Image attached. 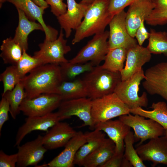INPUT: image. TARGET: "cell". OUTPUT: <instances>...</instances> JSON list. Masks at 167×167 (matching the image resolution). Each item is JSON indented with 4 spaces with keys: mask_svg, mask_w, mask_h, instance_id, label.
<instances>
[{
    "mask_svg": "<svg viewBox=\"0 0 167 167\" xmlns=\"http://www.w3.org/2000/svg\"><path fill=\"white\" fill-rule=\"evenodd\" d=\"M126 12L124 10L114 15L109 24V49L123 48L127 50L137 44V41L129 33L126 26Z\"/></svg>",
    "mask_w": 167,
    "mask_h": 167,
    "instance_id": "cell-11",
    "label": "cell"
},
{
    "mask_svg": "<svg viewBox=\"0 0 167 167\" xmlns=\"http://www.w3.org/2000/svg\"><path fill=\"white\" fill-rule=\"evenodd\" d=\"M109 0H95L88 6L83 20L75 30L72 45L105 31L114 16L109 11Z\"/></svg>",
    "mask_w": 167,
    "mask_h": 167,
    "instance_id": "cell-2",
    "label": "cell"
},
{
    "mask_svg": "<svg viewBox=\"0 0 167 167\" xmlns=\"http://www.w3.org/2000/svg\"><path fill=\"white\" fill-rule=\"evenodd\" d=\"M143 161L152 162V167L159 164L167 165V136L165 135L150 139L145 144H141L136 149Z\"/></svg>",
    "mask_w": 167,
    "mask_h": 167,
    "instance_id": "cell-13",
    "label": "cell"
},
{
    "mask_svg": "<svg viewBox=\"0 0 167 167\" xmlns=\"http://www.w3.org/2000/svg\"><path fill=\"white\" fill-rule=\"evenodd\" d=\"M144 21H143L138 28L137 29L135 34L136 37L138 45L142 46L144 41L148 39L149 33L148 32L146 29L144 25Z\"/></svg>",
    "mask_w": 167,
    "mask_h": 167,
    "instance_id": "cell-41",
    "label": "cell"
},
{
    "mask_svg": "<svg viewBox=\"0 0 167 167\" xmlns=\"http://www.w3.org/2000/svg\"><path fill=\"white\" fill-rule=\"evenodd\" d=\"M67 9L64 14L57 17L65 37H69L72 29L76 30L81 24L88 6L75 0H66Z\"/></svg>",
    "mask_w": 167,
    "mask_h": 167,
    "instance_id": "cell-18",
    "label": "cell"
},
{
    "mask_svg": "<svg viewBox=\"0 0 167 167\" xmlns=\"http://www.w3.org/2000/svg\"><path fill=\"white\" fill-rule=\"evenodd\" d=\"M38 6L46 9L49 7L48 5L45 0H32Z\"/></svg>",
    "mask_w": 167,
    "mask_h": 167,
    "instance_id": "cell-43",
    "label": "cell"
},
{
    "mask_svg": "<svg viewBox=\"0 0 167 167\" xmlns=\"http://www.w3.org/2000/svg\"><path fill=\"white\" fill-rule=\"evenodd\" d=\"M134 134L130 131L124 139L125 149L124 157L134 167H145L143 161L138 155L133 147L135 142Z\"/></svg>",
    "mask_w": 167,
    "mask_h": 167,
    "instance_id": "cell-34",
    "label": "cell"
},
{
    "mask_svg": "<svg viewBox=\"0 0 167 167\" xmlns=\"http://www.w3.org/2000/svg\"><path fill=\"white\" fill-rule=\"evenodd\" d=\"M166 19L167 20V14L166 16Z\"/></svg>",
    "mask_w": 167,
    "mask_h": 167,
    "instance_id": "cell-47",
    "label": "cell"
},
{
    "mask_svg": "<svg viewBox=\"0 0 167 167\" xmlns=\"http://www.w3.org/2000/svg\"><path fill=\"white\" fill-rule=\"evenodd\" d=\"M77 132L68 123L59 121L43 136V144L47 150L65 146Z\"/></svg>",
    "mask_w": 167,
    "mask_h": 167,
    "instance_id": "cell-22",
    "label": "cell"
},
{
    "mask_svg": "<svg viewBox=\"0 0 167 167\" xmlns=\"http://www.w3.org/2000/svg\"><path fill=\"white\" fill-rule=\"evenodd\" d=\"M127 50L121 47L109 49L101 67L113 72H120L124 68Z\"/></svg>",
    "mask_w": 167,
    "mask_h": 167,
    "instance_id": "cell-29",
    "label": "cell"
},
{
    "mask_svg": "<svg viewBox=\"0 0 167 167\" xmlns=\"http://www.w3.org/2000/svg\"><path fill=\"white\" fill-rule=\"evenodd\" d=\"M43 65L38 59L28 54L24 50L22 56L15 65L17 72L22 79L34 68Z\"/></svg>",
    "mask_w": 167,
    "mask_h": 167,
    "instance_id": "cell-35",
    "label": "cell"
},
{
    "mask_svg": "<svg viewBox=\"0 0 167 167\" xmlns=\"http://www.w3.org/2000/svg\"><path fill=\"white\" fill-rule=\"evenodd\" d=\"M109 31L107 30L94 35L74 58L69 61L72 63L91 62L95 66H99L104 60L109 49L108 39Z\"/></svg>",
    "mask_w": 167,
    "mask_h": 167,
    "instance_id": "cell-6",
    "label": "cell"
},
{
    "mask_svg": "<svg viewBox=\"0 0 167 167\" xmlns=\"http://www.w3.org/2000/svg\"><path fill=\"white\" fill-rule=\"evenodd\" d=\"M45 0L50 6L51 12L57 17L66 12L67 4L63 2V0Z\"/></svg>",
    "mask_w": 167,
    "mask_h": 167,
    "instance_id": "cell-38",
    "label": "cell"
},
{
    "mask_svg": "<svg viewBox=\"0 0 167 167\" xmlns=\"http://www.w3.org/2000/svg\"><path fill=\"white\" fill-rule=\"evenodd\" d=\"M145 78L142 69L126 80L121 81L117 85L114 92L119 98L129 108L147 107L148 100L147 94L143 92L141 96L138 95L139 85Z\"/></svg>",
    "mask_w": 167,
    "mask_h": 167,
    "instance_id": "cell-5",
    "label": "cell"
},
{
    "mask_svg": "<svg viewBox=\"0 0 167 167\" xmlns=\"http://www.w3.org/2000/svg\"><path fill=\"white\" fill-rule=\"evenodd\" d=\"M151 53L147 48L138 44L127 50L124 67L120 72L122 81L129 79L142 69V66L149 62Z\"/></svg>",
    "mask_w": 167,
    "mask_h": 167,
    "instance_id": "cell-20",
    "label": "cell"
},
{
    "mask_svg": "<svg viewBox=\"0 0 167 167\" xmlns=\"http://www.w3.org/2000/svg\"><path fill=\"white\" fill-rule=\"evenodd\" d=\"M57 94L62 101L88 97L86 84L83 79L63 81L58 88Z\"/></svg>",
    "mask_w": 167,
    "mask_h": 167,
    "instance_id": "cell-26",
    "label": "cell"
},
{
    "mask_svg": "<svg viewBox=\"0 0 167 167\" xmlns=\"http://www.w3.org/2000/svg\"><path fill=\"white\" fill-rule=\"evenodd\" d=\"M115 145L111 139L105 138L102 144L87 156L82 166L84 167H101L115 152Z\"/></svg>",
    "mask_w": 167,
    "mask_h": 167,
    "instance_id": "cell-24",
    "label": "cell"
},
{
    "mask_svg": "<svg viewBox=\"0 0 167 167\" xmlns=\"http://www.w3.org/2000/svg\"><path fill=\"white\" fill-rule=\"evenodd\" d=\"M10 111V105L4 97L0 101V133L4 123L9 120L8 113Z\"/></svg>",
    "mask_w": 167,
    "mask_h": 167,
    "instance_id": "cell-40",
    "label": "cell"
},
{
    "mask_svg": "<svg viewBox=\"0 0 167 167\" xmlns=\"http://www.w3.org/2000/svg\"><path fill=\"white\" fill-rule=\"evenodd\" d=\"M92 101L87 97L62 101L57 112L60 121L76 116L84 122L80 127L88 126L94 130V125L91 115Z\"/></svg>",
    "mask_w": 167,
    "mask_h": 167,
    "instance_id": "cell-9",
    "label": "cell"
},
{
    "mask_svg": "<svg viewBox=\"0 0 167 167\" xmlns=\"http://www.w3.org/2000/svg\"><path fill=\"white\" fill-rule=\"evenodd\" d=\"M18 161V155L16 153L8 155L2 150L0 151V167H15Z\"/></svg>",
    "mask_w": 167,
    "mask_h": 167,
    "instance_id": "cell-39",
    "label": "cell"
},
{
    "mask_svg": "<svg viewBox=\"0 0 167 167\" xmlns=\"http://www.w3.org/2000/svg\"><path fill=\"white\" fill-rule=\"evenodd\" d=\"M60 121L57 112L41 116L28 117L17 131L15 146H19L24 137L34 131H49V129Z\"/></svg>",
    "mask_w": 167,
    "mask_h": 167,
    "instance_id": "cell-15",
    "label": "cell"
},
{
    "mask_svg": "<svg viewBox=\"0 0 167 167\" xmlns=\"http://www.w3.org/2000/svg\"></svg>",
    "mask_w": 167,
    "mask_h": 167,
    "instance_id": "cell-48",
    "label": "cell"
},
{
    "mask_svg": "<svg viewBox=\"0 0 167 167\" xmlns=\"http://www.w3.org/2000/svg\"><path fill=\"white\" fill-rule=\"evenodd\" d=\"M43 137L39 135L34 140L17 146V167L36 166L43 159L47 150L43 144Z\"/></svg>",
    "mask_w": 167,
    "mask_h": 167,
    "instance_id": "cell-14",
    "label": "cell"
},
{
    "mask_svg": "<svg viewBox=\"0 0 167 167\" xmlns=\"http://www.w3.org/2000/svg\"><path fill=\"white\" fill-rule=\"evenodd\" d=\"M0 56L5 64L15 65L21 58L23 51L11 37L3 40L0 46Z\"/></svg>",
    "mask_w": 167,
    "mask_h": 167,
    "instance_id": "cell-28",
    "label": "cell"
},
{
    "mask_svg": "<svg viewBox=\"0 0 167 167\" xmlns=\"http://www.w3.org/2000/svg\"><path fill=\"white\" fill-rule=\"evenodd\" d=\"M62 99L56 93H45L34 98H25L20 107V111L28 117L41 116L52 112L59 107Z\"/></svg>",
    "mask_w": 167,
    "mask_h": 167,
    "instance_id": "cell-10",
    "label": "cell"
},
{
    "mask_svg": "<svg viewBox=\"0 0 167 167\" xmlns=\"http://www.w3.org/2000/svg\"><path fill=\"white\" fill-rule=\"evenodd\" d=\"M124 154L114 153L111 157L101 167H121Z\"/></svg>",
    "mask_w": 167,
    "mask_h": 167,
    "instance_id": "cell-42",
    "label": "cell"
},
{
    "mask_svg": "<svg viewBox=\"0 0 167 167\" xmlns=\"http://www.w3.org/2000/svg\"><path fill=\"white\" fill-rule=\"evenodd\" d=\"M138 114L121 116L119 119L133 129L135 141L140 140L138 146L145 140L165 135V129L154 120Z\"/></svg>",
    "mask_w": 167,
    "mask_h": 167,
    "instance_id": "cell-7",
    "label": "cell"
},
{
    "mask_svg": "<svg viewBox=\"0 0 167 167\" xmlns=\"http://www.w3.org/2000/svg\"><path fill=\"white\" fill-rule=\"evenodd\" d=\"M142 83L144 89L150 95L160 96L167 101V62L158 63L148 68Z\"/></svg>",
    "mask_w": 167,
    "mask_h": 167,
    "instance_id": "cell-12",
    "label": "cell"
},
{
    "mask_svg": "<svg viewBox=\"0 0 167 167\" xmlns=\"http://www.w3.org/2000/svg\"><path fill=\"white\" fill-rule=\"evenodd\" d=\"M95 0H81L80 2L81 3L88 6L91 4Z\"/></svg>",
    "mask_w": 167,
    "mask_h": 167,
    "instance_id": "cell-44",
    "label": "cell"
},
{
    "mask_svg": "<svg viewBox=\"0 0 167 167\" xmlns=\"http://www.w3.org/2000/svg\"><path fill=\"white\" fill-rule=\"evenodd\" d=\"M165 135L167 136V129H165Z\"/></svg>",
    "mask_w": 167,
    "mask_h": 167,
    "instance_id": "cell-46",
    "label": "cell"
},
{
    "mask_svg": "<svg viewBox=\"0 0 167 167\" xmlns=\"http://www.w3.org/2000/svg\"><path fill=\"white\" fill-rule=\"evenodd\" d=\"M83 79L86 86L88 97L92 100L114 92L122 81L120 72L111 71L99 65L87 72Z\"/></svg>",
    "mask_w": 167,
    "mask_h": 167,
    "instance_id": "cell-3",
    "label": "cell"
},
{
    "mask_svg": "<svg viewBox=\"0 0 167 167\" xmlns=\"http://www.w3.org/2000/svg\"><path fill=\"white\" fill-rule=\"evenodd\" d=\"M2 97H4L10 105V113L13 119H15L20 113V105L26 98V93L24 86L20 82L11 90L5 92Z\"/></svg>",
    "mask_w": 167,
    "mask_h": 167,
    "instance_id": "cell-31",
    "label": "cell"
},
{
    "mask_svg": "<svg viewBox=\"0 0 167 167\" xmlns=\"http://www.w3.org/2000/svg\"><path fill=\"white\" fill-rule=\"evenodd\" d=\"M6 1V0H0V7H2V4L3 3Z\"/></svg>",
    "mask_w": 167,
    "mask_h": 167,
    "instance_id": "cell-45",
    "label": "cell"
},
{
    "mask_svg": "<svg viewBox=\"0 0 167 167\" xmlns=\"http://www.w3.org/2000/svg\"><path fill=\"white\" fill-rule=\"evenodd\" d=\"M6 1L13 4L16 9L22 11L30 20L37 21L43 28L45 34V40L54 41L58 38V30L47 26L44 20V8L38 6L32 0H6Z\"/></svg>",
    "mask_w": 167,
    "mask_h": 167,
    "instance_id": "cell-17",
    "label": "cell"
},
{
    "mask_svg": "<svg viewBox=\"0 0 167 167\" xmlns=\"http://www.w3.org/2000/svg\"><path fill=\"white\" fill-rule=\"evenodd\" d=\"M154 8L146 19L147 24L153 26L162 25L167 23V0H153Z\"/></svg>",
    "mask_w": 167,
    "mask_h": 167,
    "instance_id": "cell-33",
    "label": "cell"
},
{
    "mask_svg": "<svg viewBox=\"0 0 167 167\" xmlns=\"http://www.w3.org/2000/svg\"><path fill=\"white\" fill-rule=\"evenodd\" d=\"M84 134L87 142L78 150L74 161L75 165L80 166H82L85 158L99 147L106 138L105 134L102 131L97 129L87 132Z\"/></svg>",
    "mask_w": 167,
    "mask_h": 167,
    "instance_id": "cell-25",
    "label": "cell"
},
{
    "mask_svg": "<svg viewBox=\"0 0 167 167\" xmlns=\"http://www.w3.org/2000/svg\"><path fill=\"white\" fill-rule=\"evenodd\" d=\"M63 81L73 80L77 76L91 71L95 65L91 62L84 63H72L69 61L59 64Z\"/></svg>",
    "mask_w": 167,
    "mask_h": 167,
    "instance_id": "cell-30",
    "label": "cell"
},
{
    "mask_svg": "<svg viewBox=\"0 0 167 167\" xmlns=\"http://www.w3.org/2000/svg\"><path fill=\"white\" fill-rule=\"evenodd\" d=\"M152 0H137L129 6L125 22L127 31L133 37L143 21H145L154 8Z\"/></svg>",
    "mask_w": 167,
    "mask_h": 167,
    "instance_id": "cell-16",
    "label": "cell"
},
{
    "mask_svg": "<svg viewBox=\"0 0 167 167\" xmlns=\"http://www.w3.org/2000/svg\"><path fill=\"white\" fill-rule=\"evenodd\" d=\"M150 108L153 110H146L139 107L130 109V113L134 115L138 114L152 119L161 125L165 129H167V103L163 101L153 103Z\"/></svg>",
    "mask_w": 167,
    "mask_h": 167,
    "instance_id": "cell-27",
    "label": "cell"
},
{
    "mask_svg": "<svg viewBox=\"0 0 167 167\" xmlns=\"http://www.w3.org/2000/svg\"><path fill=\"white\" fill-rule=\"evenodd\" d=\"M63 30L61 28L58 38L54 41L45 39L38 45L39 50L35 51L33 56L39 60L43 65L47 64H59L68 62L64 55L71 50L64 39Z\"/></svg>",
    "mask_w": 167,
    "mask_h": 167,
    "instance_id": "cell-8",
    "label": "cell"
},
{
    "mask_svg": "<svg viewBox=\"0 0 167 167\" xmlns=\"http://www.w3.org/2000/svg\"><path fill=\"white\" fill-rule=\"evenodd\" d=\"M15 65L7 67L0 75V81L2 82L3 90L2 95L12 90L20 80Z\"/></svg>",
    "mask_w": 167,
    "mask_h": 167,
    "instance_id": "cell-36",
    "label": "cell"
},
{
    "mask_svg": "<svg viewBox=\"0 0 167 167\" xmlns=\"http://www.w3.org/2000/svg\"><path fill=\"white\" fill-rule=\"evenodd\" d=\"M63 81L59 64H47L32 70L20 79L26 93V98L36 97L45 93L57 94Z\"/></svg>",
    "mask_w": 167,
    "mask_h": 167,
    "instance_id": "cell-1",
    "label": "cell"
},
{
    "mask_svg": "<svg viewBox=\"0 0 167 167\" xmlns=\"http://www.w3.org/2000/svg\"><path fill=\"white\" fill-rule=\"evenodd\" d=\"M147 48L151 54L167 55V33L151 29Z\"/></svg>",
    "mask_w": 167,
    "mask_h": 167,
    "instance_id": "cell-32",
    "label": "cell"
},
{
    "mask_svg": "<svg viewBox=\"0 0 167 167\" xmlns=\"http://www.w3.org/2000/svg\"><path fill=\"white\" fill-rule=\"evenodd\" d=\"M19 21L13 39L22 48L26 51L28 49V39L29 34L33 31L40 30L44 32L42 25L36 21L29 20L21 10L17 9Z\"/></svg>",
    "mask_w": 167,
    "mask_h": 167,
    "instance_id": "cell-23",
    "label": "cell"
},
{
    "mask_svg": "<svg viewBox=\"0 0 167 167\" xmlns=\"http://www.w3.org/2000/svg\"><path fill=\"white\" fill-rule=\"evenodd\" d=\"M84 133L77 132L65 146L64 150L49 163L40 167H73L74 160L79 149L86 142Z\"/></svg>",
    "mask_w": 167,
    "mask_h": 167,
    "instance_id": "cell-19",
    "label": "cell"
},
{
    "mask_svg": "<svg viewBox=\"0 0 167 167\" xmlns=\"http://www.w3.org/2000/svg\"><path fill=\"white\" fill-rule=\"evenodd\" d=\"M130 110L114 92L92 101L91 115L94 126L97 123L129 114Z\"/></svg>",
    "mask_w": 167,
    "mask_h": 167,
    "instance_id": "cell-4",
    "label": "cell"
},
{
    "mask_svg": "<svg viewBox=\"0 0 167 167\" xmlns=\"http://www.w3.org/2000/svg\"><path fill=\"white\" fill-rule=\"evenodd\" d=\"M131 127L124 124L119 119L109 120L96 124L94 129H97L105 133L115 143V153L124 154L125 146L124 139L131 131Z\"/></svg>",
    "mask_w": 167,
    "mask_h": 167,
    "instance_id": "cell-21",
    "label": "cell"
},
{
    "mask_svg": "<svg viewBox=\"0 0 167 167\" xmlns=\"http://www.w3.org/2000/svg\"><path fill=\"white\" fill-rule=\"evenodd\" d=\"M137 0H109V11L113 15L123 10Z\"/></svg>",
    "mask_w": 167,
    "mask_h": 167,
    "instance_id": "cell-37",
    "label": "cell"
}]
</instances>
